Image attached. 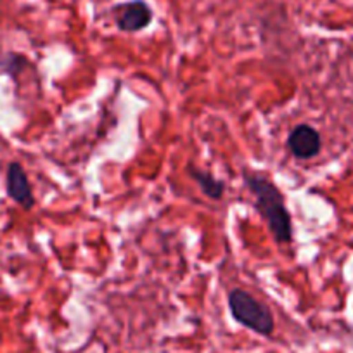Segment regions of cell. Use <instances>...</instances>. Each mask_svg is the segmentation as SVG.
<instances>
[{"label": "cell", "mask_w": 353, "mask_h": 353, "mask_svg": "<svg viewBox=\"0 0 353 353\" xmlns=\"http://www.w3.org/2000/svg\"><path fill=\"white\" fill-rule=\"evenodd\" d=\"M244 182L253 192L256 199V210L265 222L269 223L274 239L279 244H290L293 241V225L283 194L276 184L267 181L263 175H251V173L244 176Z\"/></svg>", "instance_id": "cell-1"}, {"label": "cell", "mask_w": 353, "mask_h": 353, "mask_svg": "<svg viewBox=\"0 0 353 353\" xmlns=\"http://www.w3.org/2000/svg\"><path fill=\"white\" fill-rule=\"evenodd\" d=\"M229 308L234 321H237L244 327L261 336H270L274 332V317L270 310L246 291H230Z\"/></svg>", "instance_id": "cell-2"}, {"label": "cell", "mask_w": 353, "mask_h": 353, "mask_svg": "<svg viewBox=\"0 0 353 353\" xmlns=\"http://www.w3.org/2000/svg\"><path fill=\"white\" fill-rule=\"evenodd\" d=\"M114 18L121 32H141L149 26L152 19V11L144 0H130L114 8Z\"/></svg>", "instance_id": "cell-3"}, {"label": "cell", "mask_w": 353, "mask_h": 353, "mask_svg": "<svg viewBox=\"0 0 353 353\" xmlns=\"http://www.w3.org/2000/svg\"><path fill=\"white\" fill-rule=\"evenodd\" d=\"M6 189H8V196L19 206L25 210H32L35 205V198H33L32 185H30L26 172L19 163H11L8 166V173H6Z\"/></svg>", "instance_id": "cell-4"}, {"label": "cell", "mask_w": 353, "mask_h": 353, "mask_svg": "<svg viewBox=\"0 0 353 353\" xmlns=\"http://www.w3.org/2000/svg\"><path fill=\"white\" fill-rule=\"evenodd\" d=\"M288 148L300 159L314 158L321 152V134L310 125H298L288 137Z\"/></svg>", "instance_id": "cell-5"}, {"label": "cell", "mask_w": 353, "mask_h": 353, "mask_svg": "<svg viewBox=\"0 0 353 353\" xmlns=\"http://www.w3.org/2000/svg\"><path fill=\"white\" fill-rule=\"evenodd\" d=\"M189 173H191L192 179L198 182L199 189H201L208 198L222 199L223 191H225V185H223L222 181H216V179H213V176L210 175V173L201 172V170L194 168V166L189 168Z\"/></svg>", "instance_id": "cell-6"}, {"label": "cell", "mask_w": 353, "mask_h": 353, "mask_svg": "<svg viewBox=\"0 0 353 353\" xmlns=\"http://www.w3.org/2000/svg\"><path fill=\"white\" fill-rule=\"evenodd\" d=\"M25 63V57L18 56V54L0 52V74H9V77L16 78L19 71L23 70V64Z\"/></svg>", "instance_id": "cell-7"}]
</instances>
